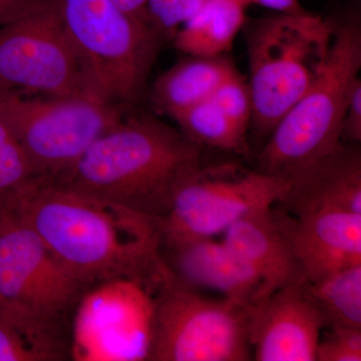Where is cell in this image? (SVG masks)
Masks as SVG:
<instances>
[{"instance_id":"cell-21","label":"cell","mask_w":361,"mask_h":361,"mask_svg":"<svg viewBox=\"0 0 361 361\" xmlns=\"http://www.w3.org/2000/svg\"><path fill=\"white\" fill-rule=\"evenodd\" d=\"M183 134L195 144L220 151L245 155L248 152L247 133L239 129L225 115L215 101L206 99L175 116Z\"/></svg>"},{"instance_id":"cell-13","label":"cell","mask_w":361,"mask_h":361,"mask_svg":"<svg viewBox=\"0 0 361 361\" xmlns=\"http://www.w3.org/2000/svg\"><path fill=\"white\" fill-rule=\"evenodd\" d=\"M305 277L271 292L253 308L250 342L257 361H316L324 320Z\"/></svg>"},{"instance_id":"cell-26","label":"cell","mask_w":361,"mask_h":361,"mask_svg":"<svg viewBox=\"0 0 361 361\" xmlns=\"http://www.w3.org/2000/svg\"><path fill=\"white\" fill-rule=\"evenodd\" d=\"M361 141V80H358L350 99L341 128L343 144H357Z\"/></svg>"},{"instance_id":"cell-14","label":"cell","mask_w":361,"mask_h":361,"mask_svg":"<svg viewBox=\"0 0 361 361\" xmlns=\"http://www.w3.org/2000/svg\"><path fill=\"white\" fill-rule=\"evenodd\" d=\"M295 217L274 205L259 209L230 226L221 239L250 263L269 294L304 278L292 242Z\"/></svg>"},{"instance_id":"cell-18","label":"cell","mask_w":361,"mask_h":361,"mask_svg":"<svg viewBox=\"0 0 361 361\" xmlns=\"http://www.w3.org/2000/svg\"><path fill=\"white\" fill-rule=\"evenodd\" d=\"M235 66L224 56H188L157 78L152 90L156 111L174 118L211 99Z\"/></svg>"},{"instance_id":"cell-24","label":"cell","mask_w":361,"mask_h":361,"mask_svg":"<svg viewBox=\"0 0 361 361\" xmlns=\"http://www.w3.org/2000/svg\"><path fill=\"white\" fill-rule=\"evenodd\" d=\"M316 350L317 361H360L361 329L329 327Z\"/></svg>"},{"instance_id":"cell-15","label":"cell","mask_w":361,"mask_h":361,"mask_svg":"<svg viewBox=\"0 0 361 361\" xmlns=\"http://www.w3.org/2000/svg\"><path fill=\"white\" fill-rule=\"evenodd\" d=\"M276 206L293 217L326 210L361 214L360 147L341 144L297 173Z\"/></svg>"},{"instance_id":"cell-19","label":"cell","mask_w":361,"mask_h":361,"mask_svg":"<svg viewBox=\"0 0 361 361\" xmlns=\"http://www.w3.org/2000/svg\"><path fill=\"white\" fill-rule=\"evenodd\" d=\"M249 6L248 0H206L176 32L175 47L188 56H224L246 25Z\"/></svg>"},{"instance_id":"cell-20","label":"cell","mask_w":361,"mask_h":361,"mask_svg":"<svg viewBox=\"0 0 361 361\" xmlns=\"http://www.w3.org/2000/svg\"><path fill=\"white\" fill-rule=\"evenodd\" d=\"M308 293L329 327L361 329V265L307 283Z\"/></svg>"},{"instance_id":"cell-2","label":"cell","mask_w":361,"mask_h":361,"mask_svg":"<svg viewBox=\"0 0 361 361\" xmlns=\"http://www.w3.org/2000/svg\"><path fill=\"white\" fill-rule=\"evenodd\" d=\"M204 163L200 146L155 116H123L52 180L161 219L178 186Z\"/></svg>"},{"instance_id":"cell-22","label":"cell","mask_w":361,"mask_h":361,"mask_svg":"<svg viewBox=\"0 0 361 361\" xmlns=\"http://www.w3.org/2000/svg\"><path fill=\"white\" fill-rule=\"evenodd\" d=\"M35 178L25 149L0 118V215Z\"/></svg>"},{"instance_id":"cell-5","label":"cell","mask_w":361,"mask_h":361,"mask_svg":"<svg viewBox=\"0 0 361 361\" xmlns=\"http://www.w3.org/2000/svg\"><path fill=\"white\" fill-rule=\"evenodd\" d=\"M336 25L303 11L254 21L247 35L251 123L269 137L279 121L318 77Z\"/></svg>"},{"instance_id":"cell-11","label":"cell","mask_w":361,"mask_h":361,"mask_svg":"<svg viewBox=\"0 0 361 361\" xmlns=\"http://www.w3.org/2000/svg\"><path fill=\"white\" fill-rule=\"evenodd\" d=\"M85 286L32 228L0 215V299L49 319L71 323Z\"/></svg>"},{"instance_id":"cell-17","label":"cell","mask_w":361,"mask_h":361,"mask_svg":"<svg viewBox=\"0 0 361 361\" xmlns=\"http://www.w3.org/2000/svg\"><path fill=\"white\" fill-rule=\"evenodd\" d=\"M71 360V324L0 299V361Z\"/></svg>"},{"instance_id":"cell-6","label":"cell","mask_w":361,"mask_h":361,"mask_svg":"<svg viewBox=\"0 0 361 361\" xmlns=\"http://www.w3.org/2000/svg\"><path fill=\"white\" fill-rule=\"evenodd\" d=\"M123 116L122 106L90 94L42 97L0 92V118L25 149L35 174L44 179L63 177Z\"/></svg>"},{"instance_id":"cell-23","label":"cell","mask_w":361,"mask_h":361,"mask_svg":"<svg viewBox=\"0 0 361 361\" xmlns=\"http://www.w3.org/2000/svg\"><path fill=\"white\" fill-rule=\"evenodd\" d=\"M212 99L239 129L247 133L252 118L250 89L236 68L221 82Z\"/></svg>"},{"instance_id":"cell-3","label":"cell","mask_w":361,"mask_h":361,"mask_svg":"<svg viewBox=\"0 0 361 361\" xmlns=\"http://www.w3.org/2000/svg\"><path fill=\"white\" fill-rule=\"evenodd\" d=\"M360 68V26L348 20L336 26L318 77L268 137L258 156V170L290 180L343 144L342 122Z\"/></svg>"},{"instance_id":"cell-4","label":"cell","mask_w":361,"mask_h":361,"mask_svg":"<svg viewBox=\"0 0 361 361\" xmlns=\"http://www.w3.org/2000/svg\"><path fill=\"white\" fill-rule=\"evenodd\" d=\"M77 52L90 96L116 106L141 97L160 33L115 0H51Z\"/></svg>"},{"instance_id":"cell-25","label":"cell","mask_w":361,"mask_h":361,"mask_svg":"<svg viewBox=\"0 0 361 361\" xmlns=\"http://www.w3.org/2000/svg\"><path fill=\"white\" fill-rule=\"evenodd\" d=\"M206 0H148L147 16L160 35L177 32Z\"/></svg>"},{"instance_id":"cell-10","label":"cell","mask_w":361,"mask_h":361,"mask_svg":"<svg viewBox=\"0 0 361 361\" xmlns=\"http://www.w3.org/2000/svg\"><path fill=\"white\" fill-rule=\"evenodd\" d=\"M0 92L42 97L90 94L77 52L51 0H37L0 25Z\"/></svg>"},{"instance_id":"cell-8","label":"cell","mask_w":361,"mask_h":361,"mask_svg":"<svg viewBox=\"0 0 361 361\" xmlns=\"http://www.w3.org/2000/svg\"><path fill=\"white\" fill-rule=\"evenodd\" d=\"M158 277L111 278L85 289L71 323V360L149 361Z\"/></svg>"},{"instance_id":"cell-16","label":"cell","mask_w":361,"mask_h":361,"mask_svg":"<svg viewBox=\"0 0 361 361\" xmlns=\"http://www.w3.org/2000/svg\"><path fill=\"white\" fill-rule=\"evenodd\" d=\"M292 242L310 282L361 265V214L326 210L295 217Z\"/></svg>"},{"instance_id":"cell-12","label":"cell","mask_w":361,"mask_h":361,"mask_svg":"<svg viewBox=\"0 0 361 361\" xmlns=\"http://www.w3.org/2000/svg\"><path fill=\"white\" fill-rule=\"evenodd\" d=\"M160 257L180 284L248 307L269 295L264 280L217 237L161 238Z\"/></svg>"},{"instance_id":"cell-29","label":"cell","mask_w":361,"mask_h":361,"mask_svg":"<svg viewBox=\"0 0 361 361\" xmlns=\"http://www.w3.org/2000/svg\"><path fill=\"white\" fill-rule=\"evenodd\" d=\"M115 2L126 13L149 23L148 16H147L148 0H115Z\"/></svg>"},{"instance_id":"cell-9","label":"cell","mask_w":361,"mask_h":361,"mask_svg":"<svg viewBox=\"0 0 361 361\" xmlns=\"http://www.w3.org/2000/svg\"><path fill=\"white\" fill-rule=\"evenodd\" d=\"M289 187V180L238 164L204 163L180 183L159 219L161 238L221 236L248 214L277 205Z\"/></svg>"},{"instance_id":"cell-7","label":"cell","mask_w":361,"mask_h":361,"mask_svg":"<svg viewBox=\"0 0 361 361\" xmlns=\"http://www.w3.org/2000/svg\"><path fill=\"white\" fill-rule=\"evenodd\" d=\"M253 308L185 286L168 271L157 294L149 361L253 360Z\"/></svg>"},{"instance_id":"cell-27","label":"cell","mask_w":361,"mask_h":361,"mask_svg":"<svg viewBox=\"0 0 361 361\" xmlns=\"http://www.w3.org/2000/svg\"><path fill=\"white\" fill-rule=\"evenodd\" d=\"M37 0H0V25L13 20Z\"/></svg>"},{"instance_id":"cell-28","label":"cell","mask_w":361,"mask_h":361,"mask_svg":"<svg viewBox=\"0 0 361 361\" xmlns=\"http://www.w3.org/2000/svg\"><path fill=\"white\" fill-rule=\"evenodd\" d=\"M250 4L266 7L280 13H300L303 7L299 0H248Z\"/></svg>"},{"instance_id":"cell-1","label":"cell","mask_w":361,"mask_h":361,"mask_svg":"<svg viewBox=\"0 0 361 361\" xmlns=\"http://www.w3.org/2000/svg\"><path fill=\"white\" fill-rule=\"evenodd\" d=\"M6 212L25 221L85 288L111 278L165 273L156 218L39 177Z\"/></svg>"}]
</instances>
